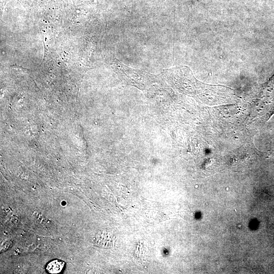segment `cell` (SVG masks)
I'll list each match as a JSON object with an SVG mask.
<instances>
[{
	"label": "cell",
	"instance_id": "obj_1",
	"mask_svg": "<svg viewBox=\"0 0 274 274\" xmlns=\"http://www.w3.org/2000/svg\"><path fill=\"white\" fill-rule=\"evenodd\" d=\"M64 266V262L60 260H54L50 262L46 266V270L50 273L60 272Z\"/></svg>",
	"mask_w": 274,
	"mask_h": 274
}]
</instances>
